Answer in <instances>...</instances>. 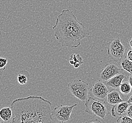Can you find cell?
<instances>
[{"instance_id":"603a6c76","label":"cell","mask_w":132,"mask_h":123,"mask_svg":"<svg viewBox=\"0 0 132 123\" xmlns=\"http://www.w3.org/2000/svg\"><path fill=\"white\" fill-rule=\"evenodd\" d=\"M127 102H128L130 104H132V93L131 95H130V96L129 97V99L127 100Z\"/></svg>"},{"instance_id":"277c9868","label":"cell","mask_w":132,"mask_h":123,"mask_svg":"<svg viewBox=\"0 0 132 123\" xmlns=\"http://www.w3.org/2000/svg\"><path fill=\"white\" fill-rule=\"evenodd\" d=\"M89 84L81 79L74 80L68 84L70 93L82 101L85 102L88 99Z\"/></svg>"},{"instance_id":"ba28073f","label":"cell","mask_w":132,"mask_h":123,"mask_svg":"<svg viewBox=\"0 0 132 123\" xmlns=\"http://www.w3.org/2000/svg\"><path fill=\"white\" fill-rule=\"evenodd\" d=\"M90 92L96 99L102 100L107 98L109 90L105 84L101 80H99L93 85L90 89Z\"/></svg>"},{"instance_id":"4316f807","label":"cell","mask_w":132,"mask_h":123,"mask_svg":"<svg viewBox=\"0 0 132 123\" xmlns=\"http://www.w3.org/2000/svg\"><path fill=\"white\" fill-rule=\"evenodd\" d=\"M11 123H14V122L13 121H12V122H11Z\"/></svg>"},{"instance_id":"3957f363","label":"cell","mask_w":132,"mask_h":123,"mask_svg":"<svg viewBox=\"0 0 132 123\" xmlns=\"http://www.w3.org/2000/svg\"><path fill=\"white\" fill-rule=\"evenodd\" d=\"M85 112L91 115L105 119L107 114V109L102 100L90 97L85 102Z\"/></svg>"},{"instance_id":"44dd1931","label":"cell","mask_w":132,"mask_h":123,"mask_svg":"<svg viewBox=\"0 0 132 123\" xmlns=\"http://www.w3.org/2000/svg\"><path fill=\"white\" fill-rule=\"evenodd\" d=\"M85 123H103L101 121L98 119H92L89 120L87 121Z\"/></svg>"},{"instance_id":"cb8c5ba5","label":"cell","mask_w":132,"mask_h":123,"mask_svg":"<svg viewBox=\"0 0 132 123\" xmlns=\"http://www.w3.org/2000/svg\"><path fill=\"white\" fill-rule=\"evenodd\" d=\"M128 44H129V45L131 48H132V38H131L128 41Z\"/></svg>"},{"instance_id":"7402d4cb","label":"cell","mask_w":132,"mask_h":123,"mask_svg":"<svg viewBox=\"0 0 132 123\" xmlns=\"http://www.w3.org/2000/svg\"><path fill=\"white\" fill-rule=\"evenodd\" d=\"M128 82L130 83V85L131 86L132 88V74H130L128 77Z\"/></svg>"},{"instance_id":"8fae6325","label":"cell","mask_w":132,"mask_h":123,"mask_svg":"<svg viewBox=\"0 0 132 123\" xmlns=\"http://www.w3.org/2000/svg\"><path fill=\"white\" fill-rule=\"evenodd\" d=\"M106 101L110 105L115 106L123 101V99H122L119 92L113 89L109 92L106 98Z\"/></svg>"},{"instance_id":"ac0fdd59","label":"cell","mask_w":132,"mask_h":123,"mask_svg":"<svg viewBox=\"0 0 132 123\" xmlns=\"http://www.w3.org/2000/svg\"><path fill=\"white\" fill-rule=\"evenodd\" d=\"M8 63L7 58L0 57V70L5 69L6 66Z\"/></svg>"},{"instance_id":"7a4b0ae2","label":"cell","mask_w":132,"mask_h":123,"mask_svg":"<svg viewBox=\"0 0 132 123\" xmlns=\"http://www.w3.org/2000/svg\"><path fill=\"white\" fill-rule=\"evenodd\" d=\"M52 29L56 39L63 46L77 48L80 45L81 40L90 37L89 30L69 9L62 11Z\"/></svg>"},{"instance_id":"e0dca14e","label":"cell","mask_w":132,"mask_h":123,"mask_svg":"<svg viewBox=\"0 0 132 123\" xmlns=\"http://www.w3.org/2000/svg\"><path fill=\"white\" fill-rule=\"evenodd\" d=\"M116 123H132V118L126 115H122L118 118Z\"/></svg>"},{"instance_id":"2e32d148","label":"cell","mask_w":132,"mask_h":123,"mask_svg":"<svg viewBox=\"0 0 132 123\" xmlns=\"http://www.w3.org/2000/svg\"><path fill=\"white\" fill-rule=\"evenodd\" d=\"M70 64L73 65L76 64H79L80 65L83 63L82 57L79 54L73 53L71 54L69 58Z\"/></svg>"},{"instance_id":"52a82bcc","label":"cell","mask_w":132,"mask_h":123,"mask_svg":"<svg viewBox=\"0 0 132 123\" xmlns=\"http://www.w3.org/2000/svg\"><path fill=\"white\" fill-rule=\"evenodd\" d=\"M121 70V69L119 64L115 62L106 64L101 72V80L103 83H105L115 75L119 74Z\"/></svg>"},{"instance_id":"7c38bea8","label":"cell","mask_w":132,"mask_h":123,"mask_svg":"<svg viewBox=\"0 0 132 123\" xmlns=\"http://www.w3.org/2000/svg\"><path fill=\"white\" fill-rule=\"evenodd\" d=\"M0 118L3 123H11L13 118V114L11 108L6 107L1 109Z\"/></svg>"},{"instance_id":"5bb4252c","label":"cell","mask_w":132,"mask_h":123,"mask_svg":"<svg viewBox=\"0 0 132 123\" xmlns=\"http://www.w3.org/2000/svg\"><path fill=\"white\" fill-rule=\"evenodd\" d=\"M118 90L123 96L127 97L132 92V88L128 81H125L121 83Z\"/></svg>"},{"instance_id":"30bf717a","label":"cell","mask_w":132,"mask_h":123,"mask_svg":"<svg viewBox=\"0 0 132 123\" xmlns=\"http://www.w3.org/2000/svg\"><path fill=\"white\" fill-rule=\"evenodd\" d=\"M126 78V76L124 73H119L107 81L105 83H106V86L114 90H119L120 86L121 85L123 81Z\"/></svg>"},{"instance_id":"83f0119b","label":"cell","mask_w":132,"mask_h":123,"mask_svg":"<svg viewBox=\"0 0 132 123\" xmlns=\"http://www.w3.org/2000/svg\"><path fill=\"white\" fill-rule=\"evenodd\" d=\"M0 123H3V122H1V121H0Z\"/></svg>"},{"instance_id":"4fadbf2b","label":"cell","mask_w":132,"mask_h":123,"mask_svg":"<svg viewBox=\"0 0 132 123\" xmlns=\"http://www.w3.org/2000/svg\"><path fill=\"white\" fill-rule=\"evenodd\" d=\"M119 64L122 70L132 74V61L127 59L125 57L119 62Z\"/></svg>"},{"instance_id":"ffe728a7","label":"cell","mask_w":132,"mask_h":123,"mask_svg":"<svg viewBox=\"0 0 132 123\" xmlns=\"http://www.w3.org/2000/svg\"><path fill=\"white\" fill-rule=\"evenodd\" d=\"M126 115L132 118V104H130L126 113Z\"/></svg>"},{"instance_id":"d4e9b609","label":"cell","mask_w":132,"mask_h":123,"mask_svg":"<svg viewBox=\"0 0 132 123\" xmlns=\"http://www.w3.org/2000/svg\"><path fill=\"white\" fill-rule=\"evenodd\" d=\"M80 66V65L79 64H76L73 65V66H74L75 68H79Z\"/></svg>"},{"instance_id":"9c48e42d","label":"cell","mask_w":132,"mask_h":123,"mask_svg":"<svg viewBox=\"0 0 132 123\" xmlns=\"http://www.w3.org/2000/svg\"><path fill=\"white\" fill-rule=\"evenodd\" d=\"M130 104L127 101H122L113 106L111 110V115L113 117L122 116L126 114Z\"/></svg>"},{"instance_id":"6da1fadb","label":"cell","mask_w":132,"mask_h":123,"mask_svg":"<svg viewBox=\"0 0 132 123\" xmlns=\"http://www.w3.org/2000/svg\"><path fill=\"white\" fill-rule=\"evenodd\" d=\"M51 102L40 96L18 98L11 104L15 123H54Z\"/></svg>"},{"instance_id":"8992f818","label":"cell","mask_w":132,"mask_h":123,"mask_svg":"<svg viewBox=\"0 0 132 123\" xmlns=\"http://www.w3.org/2000/svg\"><path fill=\"white\" fill-rule=\"evenodd\" d=\"M77 105V104H74L71 106L61 105L57 106L54 108L52 115L59 121L67 122L70 120L73 109Z\"/></svg>"},{"instance_id":"5b68a950","label":"cell","mask_w":132,"mask_h":123,"mask_svg":"<svg viewBox=\"0 0 132 123\" xmlns=\"http://www.w3.org/2000/svg\"><path fill=\"white\" fill-rule=\"evenodd\" d=\"M125 47L122 44L120 38H113L107 45V52L109 56L114 61L119 62L124 58Z\"/></svg>"},{"instance_id":"484cf974","label":"cell","mask_w":132,"mask_h":123,"mask_svg":"<svg viewBox=\"0 0 132 123\" xmlns=\"http://www.w3.org/2000/svg\"><path fill=\"white\" fill-rule=\"evenodd\" d=\"M60 123H65V122H61Z\"/></svg>"},{"instance_id":"9a60e30c","label":"cell","mask_w":132,"mask_h":123,"mask_svg":"<svg viewBox=\"0 0 132 123\" xmlns=\"http://www.w3.org/2000/svg\"><path fill=\"white\" fill-rule=\"evenodd\" d=\"M17 79L18 83L20 85H24L27 84L30 79V73L26 70H22L19 72Z\"/></svg>"},{"instance_id":"d6986e66","label":"cell","mask_w":132,"mask_h":123,"mask_svg":"<svg viewBox=\"0 0 132 123\" xmlns=\"http://www.w3.org/2000/svg\"><path fill=\"white\" fill-rule=\"evenodd\" d=\"M126 57L130 61H132V48H129L127 52Z\"/></svg>"}]
</instances>
